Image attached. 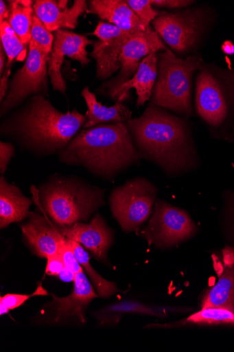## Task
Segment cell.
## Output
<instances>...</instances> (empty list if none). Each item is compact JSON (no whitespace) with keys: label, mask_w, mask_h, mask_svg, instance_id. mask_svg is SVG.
Instances as JSON below:
<instances>
[{"label":"cell","mask_w":234,"mask_h":352,"mask_svg":"<svg viewBox=\"0 0 234 352\" xmlns=\"http://www.w3.org/2000/svg\"><path fill=\"white\" fill-rule=\"evenodd\" d=\"M8 63V56L3 45H0V77H1L5 70Z\"/></svg>","instance_id":"74e56055"},{"label":"cell","mask_w":234,"mask_h":352,"mask_svg":"<svg viewBox=\"0 0 234 352\" xmlns=\"http://www.w3.org/2000/svg\"><path fill=\"white\" fill-rule=\"evenodd\" d=\"M9 309L3 304L0 303V314L1 316L6 314L9 312Z\"/></svg>","instance_id":"ab89813d"},{"label":"cell","mask_w":234,"mask_h":352,"mask_svg":"<svg viewBox=\"0 0 234 352\" xmlns=\"http://www.w3.org/2000/svg\"><path fill=\"white\" fill-rule=\"evenodd\" d=\"M52 296L54 322L60 323L65 320L76 318L82 324L86 322L84 313L86 307L92 300L97 297L84 271L75 274L74 289L69 296L65 298Z\"/></svg>","instance_id":"2e32d148"},{"label":"cell","mask_w":234,"mask_h":352,"mask_svg":"<svg viewBox=\"0 0 234 352\" xmlns=\"http://www.w3.org/2000/svg\"><path fill=\"white\" fill-rule=\"evenodd\" d=\"M32 201L16 186L9 183L5 175L0 177V228L27 218Z\"/></svg>","instance_id":"ffe728a7"},{"label":"cell","mask_w":234,"mask_h":352,"mask_svg":"<svg viewBox=\"0 0 234 352\" xmlns=\"http://www.w3.org/2000/svg\"><path fill=\"white\" fill-rule=\"evenodd\" d=\"M58 253L61 255L65 267L69 269L74 274H78L83 271V268L78 261L76 256L67 238L63 239L60 243Z\"/></svg>","instance_id":"f546056e"},{"label":"cell","mask_w":234,"mask_h":352,"mask_svg":"<svg viewBox=\"0 0 234 352\" xmlns=\"http://www.w3.org/2000/svg\"><path fill=\"white\" fill-rule=\"evenodd\" d=\"M187 322L202 325H233L234 312L222 308H205L190 316Z\"/></svg>","instance_id":"484cf974"},{"label":"cell","mask_w":234,"mask_h":352,"mask_svg":"<svg viewBox=\"0 0 234 352\" xmlns=\"http://www.w3.org/2000/svg\"><path fill=\"white\" fill-rule=\"evenodd\" d=\"M196 117L207 128L213 140L234 141V67H222L205 62L194 81Z\"/></svg>","instance_id":"277c9868"},{"label":"cell","mask_w":234,"mask_h":352,"mask_svg":"<svg viewBox=\"0 0 234 352\" xmlns=\"http://www.w3.org/2000/svg\"><path fill=\"white\" fill-rule=\"evenodd\" d=\"M87 12L132 34L150 26L143 22L124 0H91Z\"/></svg>","instance_id":"d6986e66"},{"label":"cell","mask_w":234,"mask_h":352,"mask_svg":"<svg viewBox=\"0 0 234 352\" xmlns=\"http://www.w3.org/2000/svg\"><path fill=\"white\" fill-rule=\"evenodd\" d=\"M60 231L65 238L83 245L96 260L107 261L108 252L114 243V232L102 214H96L89 223L78 222L73 226L60 228Z\"/></svg>","instance_id":"5bb4252c"},{"label":"cell","mask_w":234,"mask_h":352,"mask_svg":"<svg viewBox=\"0 0 234 352\" xmlns=\"http://www.w3.org/2000/svg\"><path fill=\"white\" fill-rule=\"evenodd\" d=\"M218 21L217 11L209 4L161 12L152 23L165 44L179 57L200 53Z\"/></svg>","instance_id":"52a82bcc"},{"label":"cell","mask_w":234,"mask_h":352,"mask_svg":"<svg viewBox=\"0 0 234 352\" xmlns=\"http://www.w3.org/2000/svg\"><path fill=\"white\" fill-rule=\"evenodd\" d=\"M137 34V33H136ZM134 34L107 22L99 21L90 35L98 41L93 44L91 57L96 62V76L105 80L120 71V56L125 43Z\"/></svg>","instance_id":"7c38bea8"},{"label":"cell","mask_w":234,"mask_h":352,"mask_svg":"<svg viewBox=\"0 0 234 352\" xmlns=\"http://www.w3.org/2000/svg\"><path fill=\"white\" fill-rule=\"evenodd\" d=\"M0 38L8 56L6 67L13 66L14 61L26 60L28 47L21 42L8 21L0 23Z\"/></svg>","instance_id":"d4e9b609"},{"label":"cell","mask_w":234,"mask_h":352,"mask_svg":"<svg viewBox=\"0 0 234 352\" xmlns=\"http://www.w3.org/2000/svg\"><path fill=\"white\" fill-rule=\"evenodd\" d=\"M15 146L12 142H0V174L5 175L12 157Z\"/></svg>","instance_id":"d6a6232c"},{"label":"cell","mask_w":234,"mask_h":352,"mask_svg":"<svg viewBox=\"0 0 234 352\" xmlns=\"http://www.w3.org/2000/svg\"><path fill=\"white\" fill-rule=\"evenodd\" d=\"M82 96L87 107V121L84 129L102 124L126 123L132 119V111L124 103L116 102L111 107L104 106L97 102L95 94L88 87L82 90Z\"/></svg>","instance_id":"44dd1931"},{"label":"cell","mask_w":234,"mask_h":352,"mask_svg":"<svg viewBox=\"0 0 234 352\" xmlns=\"http://www.w3.org/2000/svg\"><path fill=\"white\" fill-rule=\"evenodd\" d=\"M105 192L78 176L58 173L38 188L41 208L60 228L88 221L105 205Z\"/></svg>","instance_id":"5b68a950"},{"label":"cell","mask_w":234,"mask_h":352,"mask_svg":"<svg viewBox=\"0 0 234 352\" xmlns=\"http://www.w3.org/2000/svg\"><path fill=\"white\" fill-rule=\"evenodd\" d=\"M200 309L222 308L234 312V265L225 263L215 285L202 298Z\"/></svg>","instance_id":"7402d4cb"},{"label":"cell","mask_w":234,"mask_h":352,"mask_svg":"<svg viewBox=\"0 0 234 352\" xmlns=\"http://www.w3.org/2000/svg\"><path fill=\"white\" fill-rule=\"evenodd\" d=\"M21 230L32 252L40 258H47L58 253L60 243L65 239L60 228L46 214L37 212H30Z\"/></svg>","instance_id":"9a60e30c"},{"label":"cell","mask_w":234,"mask_h":352,"mask_svg":"<svg viewBox=\"0 0 234 352\" xmlns=\"http://www.w3.org/2000/svg\"><path fill=\"white\" fill-rule=\"evenodd\" d=\"M152 5L156 9L180 10L196 4L194 0H151Z\"/></svg>","instance_id":"1f68e13d"},{"label":"cell","mask_w":234,"mask_h":352,"mask_svg":"<svg viewBox=\"0 0 234 352\" xmlns=\"http://www.w3.org/2000/svg\"><path fill=\"white\" fill-rule=\"evenodd\" d=\"M198 232V227L185 210L157 200L148 225L137 233L150 245L167 249L191 239Z\"/></svg>","instance_id":"30bf717a"},{"label":"cell","mask_w":234,"mask_h":352,"mask_svg":"<svg viewBox=\"0 0 234 352\" xmlns=\"http://www.w3.org/2000/svg\"><path fill=\"white\" fill-rule=\"evenodd\" d=\"M167 48L151 25L145 31L132 34L123 46L120 56L121 69L118 75L105 82L99 92L111 99L124 83L134 76L143 58L153 53L165 51Z\"/></svg>","instance_id":"8fae6325"},{"label":"cell","mask_w":234,"mask_h":352,"mask_svg":"<svg viewBox=\"0 0 234 352\" xmlns=\"http://www.w3.org/2000/svg\"><path fill=\"white\" fill-rule=\"evenodd\" d=\"M222 197L221 228L226 241L234 246V190L226 188L222 192Z\"/></svg>","instance_id":"4316f807"},{"label":"cell","mask_w":234,"mask_h":352,"mask_svg":"<svg viewBox=\"0 0 234 352\" xmlns=\"http://www.w3.org/2000/svg\"><path fill=\"white\" fill-rule=\"evenodd\" d=\"M49 57L50 55L45 54L34 42L30 41L25 62L10 80L6 98L0 103L1 118L20 107L33 96L43 94L49 98Z\"/></svg>","instance_id":"9c48e42d"},{"label":"cell","mask_w":234,"mask_h":352,"mask_svg":"<svg viewBox=\"0 0 234 352\" xmlns=\"http://www.w3.org/2000/svg\"><path fill=\"white\" fill-rule=\"evenodd\" d=\"M126 124L142 160L167 177H183L202 165L189 118L148 105L140 117Z\"/></svg>","instance_id":"6da1fadb"},{"label":"cell","mask_w":234,"mask_h":352,"mask_svg":"<svg viewBox=\"0 0 234 352\" xmlns=\"http://www.w3.org/2000/svg\"><path fill=\"white\" fill-rule=\"evenodd\" d=\"M10 16L8 20L16 34L26 46L29 47L32 40L31 30L33 16V2L31 0H11L8 1Z\"/></svg>","instance_id":"603a6c76"},{"label":"cell","mask_w":234,"mask_h":352,"mask_svg":"<svg viewBox=\"0 0 234 352\" xmlns=\"http://www.w3.org/2000/svg\"><path fill=\"white\" fill-rule=\"evenodd\" d=\"M10 16V10L7 4L1 0L0 1V23L8 21Z\"/></svg>","instance_id":"8d00e7d4"},{"label":"cell","mask_w":234,"mask_h":352,"mask_svg":"<svg viewBox=\"0 0 234 352\" xmlns=\"http://www.w3.org/2000/svg\"><path fill=\"white\" fill-rule=\"evenodd\" d=\"M94 42L86 36L73 32L58 30L55 32L54 43L49 61V77L54 91L65 94L67 85L61 74V67L65 56H68L80 63L82 67L88 65L86 47Z\"/></svg>","instance_id":"4fadbf2b"},{"label":"cell","mask_w":234,"mask_h":352,"mask_svg":"<svg viewBox=\"0 0 234 352\" xmlns=\"http://www.w3.org/2000/svg\"><path fill=\"white\" fill-rule=\"evenodd\" d=\"M47 292L40 285L37 291L30 295L8 294L0 299V303L3 304L9 310L16 309L21 306L29 298L38 296H47Z\"/></svg>","instance_id":"4dcf8cb0"},{"label":"cell","mask_w":234,"mask_h":352,"mask_svg":"<svg viewBox=\"0 0 234 352\" xmlns=\"http://www.w3.org/2000/svg\"><path fill=\"white\" fill-rule=\"evenodd\" d=\"M133 12L145 24L150 25L161 14L154 9L151 0H126Z\"/></svg>","instance_id":"f1b7e54d"},{"label":"cell","mask_w":234,"mask_h":352,"mask_svg":"<svg viewBox=\"0 0 234 352\" xmlns=\"http://www.w3.org/2000/svg\"><path fill=\"white\" fill-rule=\"evenodd\" d=\"M60 163L81 167L113 182L130 168L140 166L139 153L126 123L102 124L81 130L58 155Z\"/></svg>","instance_id":"3957f363"},{"label":"cell","mask_w":234,"mask_h":352,"mask_svg":"<svg viewBox=\"0 0 234 352\" xmlns=\"http://www.w3.org/2000/svg\"><path fill=\"white\" fill-rule=\"evenodd\" d=\"M222 50L224 54H234V44L231 41H225L222 45Z\"/></svg>","instance_id":"f35d334b"},{"label":"cell","mask_w":234,"mask_h":352,"mask_svg":"<svg viewBox=\"0 0 234 352\" xmlns=\"http://www.w3.org/2000/svg\"><path fill=\"white\" fill-rule=\"evenodd\" d=\"M157 53H153L143 58L134 76L124 83L114 94L111 100L123 103L129 99V91L135 89L137 94V108L144 107L152 97L157 78Z\"/></svg>","instance_id":"ac0fdd59"},{"label":"cell","mask_w":234,"mask_h":352,"mask_svg":"<svg viewBox=\"0 0 234 352\" xmlns=\"http://www.w3.org/2000/svg\"><path fill=\"white\" fill-rule=\"evenodd\" d=\"M2 118L0 134L39 157L58 155L87 121L76 109L61 112L43 94L33 96Z\"/></svg>","instance_id":"7a4b0ae2"},{"label":"cell","mask_w":234,"mask_h":352,"mask_svg":"<svg viewBox=\"0 0 234 352\" xmlns=\"http://www.w3.org/2000/svg\"><path fill=\"white\" fill-rule=\"evenodd\" d=\"M46 274L49 276H56L65 268V264L61 255L58 252L49 256L47 258Z\"/></svg>","instance_id":"836d02e7"},{"label":"cell","mask_w":234,"mask_h":352,"mask_svg":"<svg viewBox=\"0 0 234 352\" xmlns=\"http://www.w3.org/2000/svg\"><path fill=\"white\" fill-rule=\"evenodd\" d=\"M67 239H68L78 261L91 279L98 295L100 297L108 298L117 292V287L114 283L107 280L92 268L89 255L82 245L73 240L68 238Z\"/></svg>","instance_id":"cb8c5ba5"},{"label":"cell","mask_w":234,"mask_h":352,"mask_svg":"<svg viewBox=\"0 0 234 352\" xmlns=\"http://www.w3.org/2000/svg\"><path fill=\"white\" fill-rule=\"evenodd\" d=\"M31 36V41L34 42L45 54L50 55L54 46V35L36 14L33 16Z\"/></svg>","instance_id":"83f0119b"},{"label":"cell","mask_w":234,"mask_h":352,"mask_svg":"<svg viewBox=\"0 0 234 352\" xmlns=\"http://www.w3.org/2000/svg\"><path fill=\"white\" fill-rule=\"evenodd\" d=\"M158 191L152 182L142 177L127 180L113 190L109 198L111 212L124 232L139 230L152 212Z\"/></svg>","instance_id":"ba28073f"},{"label":"cell","mask_w":234,"mask_h":352,"mask_svg":"<svg viewBox=\"0 0 234 352\" xmlns=\"http://www.w3.org/2000/svg\"><path fill=\"white\" fill-rule=\"evenodd\" d=\"M75 276V274H74L73 272H71L69 269H67L66 267H65L58 275V277L59 278L60 280H61L64 282L70 283L72 281L74 282Z\"/></svg>","instance_id":"d590c367"},{"label":"cell","mask_w":234,"mask_h":352,"mask_svg":"<svg viewBox=\"0 0 234 352\" xmlns=\"http://www.w3.org/2000/svg\"><path fill=\"white\" fill-rule=\"evenodd\" d=\"M12 67V66L7 67L0 78V103L5 100L8 92Z\"/></svg>","instance_id":"e575fe53"},{"label":"cell","mask_w":234,"mask_h":352,"mask_svg":"<svg viewBox=\"0 0 234 352\" xmlns=\"http://www.w3.org/2000/svg\"><path fill=\"white\" fill-rule=\"evenodd\" d=\"M157 54V78L148 105L183 117L196 116L192 94L196 75L206 62L202 54L182 58L167 48Z\"/></svg>","instance_id":"8992f818"},{"label":"cell","mask_w":234,"mask_h":352,"mask_svg":"<svg viewBox=\"0 0 234 352\" xmlns=\"http://www.w3.org/2000/svg\"><path fill=\"white\" fill-rule=\"evenodd\" d=\"M69 1L60 0H37L33 6L35 14L50 32L62 28L75 29L78 25L79 18L88 10L85 0H75L71 8Z\"/></svg>","instance_id":"e0dca14e"}]
</instances>
